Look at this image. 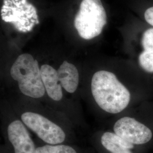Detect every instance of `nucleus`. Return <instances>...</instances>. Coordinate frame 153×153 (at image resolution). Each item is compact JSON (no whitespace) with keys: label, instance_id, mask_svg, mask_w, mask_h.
<instances>
[{"label":"nucleus","instance_id":"nucleus-7","mask_svg":"<svg viewBox=\"0 0 153 153\" xmlns=\"http://www.w3.org/2000/svg\"><path fill=\"white\" fill-rule=\"evenodd\" d=\"M7 138L14 153H36V148L28 128L21 119L11 121L7 127Z\"/></svg>","mask_w":153,"mask_h":153},{"label":"nucleus","instance_id":"nucleus-9","mask_svg":"<svg viewBox=\"0 0 153 153\" xmlns=\"http://www.w3.org/2000/svg\"><path fill=\"white\" fill-rule=\"evenodd\" d=\"M57 71L64 90L69 94L76 93L79 84V74L76 66L67 61H64Z\"/></svg>","mask_w":153,"mask_h":153},{"label":"nucleus","instance_id":"nucleus-8","mask_svg":"<svg viewBox=\"0 0 153 153\" xmlns=\"http://www.w3.org/2000/svg\"><path fill=\"white\" fill-rule=\"evenodd\" d=\"M40 72L46 94L55 102L61 101L64 97V89L59 81L57 71L52 66L44 64L40 66Z\"/></svg>","mask_w":153,"mask_h":153},{"label":"nucleus","instance_id":"nucleus-4","mask_svg":"<svg viewBox=\"0 0 153 153\" xmlns=\"http://www.w3.org/2000/svg\"><path fill=\"white\" fill-rule=\"evenodd\" d=\"M20 118L28 129L47 144H61L65 141L66 135L63 128L44 115L26 111L22 112Z\"/></svg>","mask_w":153,"mask_h":153},{"label":"nucleus","instance_id":"nucleus-10","mask_svg":"<svg viewBox=\"0 0 153 153\" xmlns=\"http://www.w3.org/2000/svg\"><path fill=\"white\" fill-rule=\"evenodd\" d=\"M100 142L103 147L110 153H134L133 150L136 146L111 131L104 132L100 138Z\"/></svg>","mask_w":153,"mask_h":153},{"label":"nucleus","instance_id":"nucleus-12","mask_svg":"<svg viewBox=\"0 0 153 153\" xmlns=\"http://www.w3.org/2000/svg\"><path fill=\"white\" fill-rule=\"evenodd\" d=\"M36 153H77L71 146L61 144H47L36 148Z\"/></svg>","mask_w":153,"mask_h":153},{"label":"nucleus","instance_id":"nucleus-6","mask_svg":"<svg viewBox=\"0 0 153 153\" xmlns=\"http://www.w3.org/2000/svg\"><path fill=\"white\" fill-rule=\"evenodd\" d=\"M114 132L136 146L145 145L153 138V132L149 128L128 116L123 117L116 121Z\"/></svg>","mask_w":153,"mask_h":153},{"label":"nucleus","instance_id":"nucleus-3","mask_svg":"<svg viewBox=\"0 0 153 153\" xmlns=\"http://www.w3.org/2000/svg\"><path fill=\"white\" fill-rule=\"evenodd\" d=\"M107 23V15L101 0H82L74 19L80 37L90 40L98 36Z\"/></svg>","mask_w":153,"mask_h":153},{"label":"nucleus","instance_id":"nucleus-5","mask_svg":"<svg viewBox=\"0 0 153 153\" xmlns=\"http://www.w3.org/2000/svg\"><path fill=\"white\" fill-rule=\"evenodd\" d=\"M135 23L134 31L140 48L138 65L143 71L153 73V27L138 17Z\"/></svg>","mask_w":153,"mask_h":153},{"label":"nucleus","instance_id":"nucleus-1","mask_svg":"<svg viewBox=\"0 0 153 153\" xmlns=\"http://www.w3.org/2000/svg\"><path fill=\"white\" fill-rule=\"evenodd\" d=\"M91 93L96 104L105 112L117 114L129 104L131 95L113 72L100 70L91 78Z\"/></svg>","mask_w":153,"mask_h":153},{"label":"nucleus","instance_id":"nucleus-11","mask_svg":"<svg viewBox=\"0 0 153 153\" xmlns=\"http://www.w3.org/2000/svg\"><path fill=\"white\" fill-rule=\"evenodd\" d=\"M138 18L153 27V0H137Z\"/></svg>","mask_w":153,"mask_h":153},{"label":"nucleus","instance_id":"nucleus-2","mask_svg":"<svg viewBox=\"0 0 153 153\" xmlns=\"http://www.w3.org/2000/svg\"><path fill=\"white\" fill-rule=\"evenodd\" d=\"M10 76L17 83L20 92L34 99L46 95L38 61L29 53L18 56L10 68Z\"/></svg>","mask_w":153,"mask_h":153}]
</instances>
